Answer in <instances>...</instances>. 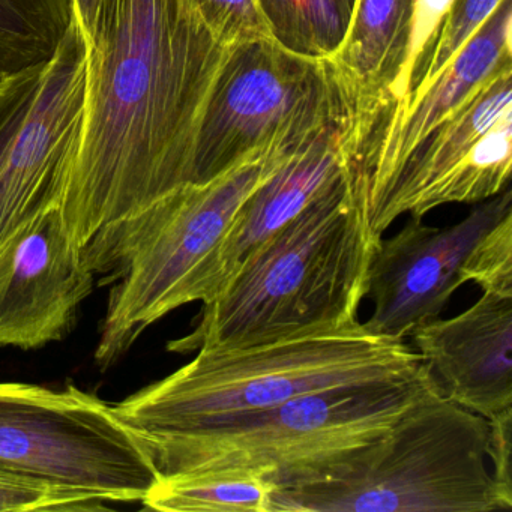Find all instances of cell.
Listing matches in <instances>:
<instances>
[{
    "mask_svg": "<svg viewBox=\"0 0 512 512\" xmlns=\"http://www.w3.org/2000/svg\"><path fill=\"white\" fill-rule=\"evenodd\" d=\"M229 53L196 0H106L82 118L47 199L80 248L193 184L200 125Z\"/></svg>",
    "mask_w": 512,
    "mask_h": 512,
    "instance_id": "1",
    "label": "cell"
},
{
    "mask_svg": "<svg viewBox=\"0 0 512 512\" xmlns=\"http://www.w3.org/2000/svg\"><path fill=\"white\" fill-rule=\"evenodd\" d=\"M379 241L368 229L352 166L254 248L202 304L193 332L170 341L167 349L254 346L358 322Z\"/></svg>",
    "mask_w": 512,
    "mask_h": 512,
    "instance_id": "2",
    "label": "cell"
},
{
    "mask_svg": "<svg viewBox=\"0 0 512 512\" xmlns=\"http://www.w3.org/2000/svg\"><path fill=\"white\" fill-rule=\"evenodd\" d=\"M310 136L280 137L217 178L184 185L95 233L83 253L95 277L113 284L95 350L101 367L115 364L167 314L208 301L218 251L239 209Z\"/></svg>",
    "mask_w": 512,
    "mask_h": 512,
    "instance_id": "3",
    "label": "cell"
},
{
    "mask_svg": "<svg viewBox=\"0 0 512 512\" xmlns=\"http://www.w3.org/2000/svg\"><path fill=\"white\" fill-rule=\"evenodd\" d=\"M422 359L364 323L316 329L271 343L206 347L170 376L115 404L139 439L256 412L328 389L412 376Z\"/></svg>",
    "mask_w": 512,
    "mask_h": 512,
    "instance_id": "4",
    "label": "cell"
},
{
    "mask_svg": "<svg viewBox=\"0 0 512 512\" xmlns=\"http://www.w3.org/2000/svg\"><path fill=\"white\" fill-rule=\"evenodd\" d=\"M437 385L422 362L403 379L301 395L185 430L140 439L160 475L200 467H251L278 488L308 484L346 466Z\"/></svg>",
    "mask_w": 512,
    "mask_h": 512,
    "instance_id": "5",
    "label": "cell"
},
{
    "mask_svg": "<svg viewBox=\"0 0 512 512\" xmlns=\"http://www.w3.org/2000/svg\"><path fill=\"white\" fill-rule=\"evenodd\" d=\"M487 445V419L434 385L337 472L277 488L271 512L509 511Z\"/></svg>",
    "mask_w": 512,
    "mask_h": 512,
    "instance_id": "6",
    "label": "cell"
},
{
    "mask_svg": "<svg viewBox=\"0 0 512 512\" xmlns=\"http://www.w3.org/2000/svg\"><path fill=\"white\" fill-rule=\"evenodd\" d=\"M0 469L109 503H142L160 478L115 407L74 385L0 383Z\"/></svg>",
    "mask_w": 512,
    "mask_h": 512,
    "instance_id": "7",
    "label": "cell"
},
{
    "mask_svg": "<svg viewBox=\"0 0 512 512\" xmlns=\"http://www.w3.org/2000/svg\"><path fill=\"white\" fill-rule=\"evenodd\" d=\"M346 104L328 59L290 52L274 38L235 47L203 115L193 184L217 178L280 137L313 131Z\"/></svg>",
    "mask_w": 512,
    "mask_h": 512,
    "instance_id": "8",
    "label": "cell"
},
{
    "mask_svg": "<svg viewBox=\"0 0 512 512\" xmlns=\"http://www.w3.org/2000/svg\"><path fill=\"white\" fill-rule=\"evenodd\" d=\"M512 64L491 74L398 164L367 211L376 239L401 217L449 203H481L509 187Z\"/></svg>",
    "mask_w": 512,
    "mask_h": 512,
    "instance_id": "9",
    "label": "cell"
},
{
    "mask_svg": "<svg viewBox=\"0 0 512 512\" xmlns=\"http://www.w3.org/2000/svg\"><path fill=\"white\" fill-rule=\"evenodd\" d=\"M512 212V190L479 203L454 226L439 229L412 218L397 235L380 239L368 269L365 298L371 334L404 341L418 326L439 319L458 287L461 268L479 238Z\"/></svg>",
    "mask_w": 512,
    "mask_h": 512,
    "instance_id": "10",
    "label": "cell"
},
{
    "mask_svg": "<svg viewBox=\"0 0 512 512\" xmlns=\"http://www.w3.org/2000/svg\"><path fill=\"white\" fill-rule=\"evenodd\" d=\"M95 278L58 206L38 209L0 244V346L64 340Z\"/></svg>",
    "mask_w": 512,
    "mask_h": 512,
    "instance_id": "11",
    "label": "cell"
},
{
    "mask_svg": "<svg viewBox=\"0 0 512 512\" xmlns=\"http://www.w3.org/2000/svg\"><path fill=\"white\" fill-rule=\"evenodd\" d=\"M88 50L70 22L41 65L28 112L0 164V244L44 208L50 187L82 118Z\"/></svg>",
    "mask_w": 512,
    "mask_h": 512,
    "instance_id": "12",
    "label": "cell"
},
{
    "mask_svg": "<svg viewBox=\"0 0 512 512\" xmlns=\"http://www.w3.org/2000/svg\"><path fill=\"white\" fill-rule=\"evenodd\" d=\"M364 142L346 104L287 157L236 214L218 251L208 301L254 248L298 217L349 172Z\"/></svg>",
    "mask_w": 512,
    "mask_h": 512,
    "instance_id": "13",
    "label": "cell"
},
{
    "mask_svg": "<svg viewBox=\"0 0 512 512\" xmlns=\"http://www.w3.org/2000/svg\"><path fill=\"white\" fill-rule=\"evenodd\" d=\"M440 394L491 419L512 409V296L484 292L452 319H434L410 335Z\"/></svg>",
    "mask_w": 512,
    "mask_h": 512,
    "instance_id": "14",
    "label": "cell"
},
{
    "mask_svg": "<svg viewBox=\"0 0 512 512\" xmlns=\"http://www.w3.org/2000/svg\"><path fill=\"white\" fill-rule=\"evenodd\" d=\"M512 0L499 7L467 41L454 61L397 118L380 121L379 142L356 172L365 218L407 152L452 110L457 109L491 74L512 64Z\"/></svg>",
    "mask_w": 512,
    "mask_h": 512,
    "instance_id": "15",
    "label": "cell"
},
{
    "mask_svg": "<svg viewBox=\"0 0 512 512\" xmlns=\"http://www.w3.org/2000/svg\"><path fill=\"white\" fill-rule=\"evenodd\" d=\"M416 0H356L352 22L328 58L332 76L362 133L395 103L409 55Z\"/></svg>",
    "mask_w": 512,
    "mask_h": 512,
    "instance_id": "16",
    "label": "cell"
},
{
    "mask_svg": "<svg viewBox=\"0 0 512 512\" xmlns=\"http://www.w3.org/2000/svg\"><path fill=\"white\" fill-rule=\"evenodd\" d=\"M277 488L265 469L200 467L163 473L142 505L161 512H271Z\"/></svg>",
    "mask_w": 512,
    "mask_h": 512,
    "instance_id": "17",
    "label": "cell"
},
{
    "mask_svg": "<svg viewBox=\"0 0 512 512\" xmlns=\"http://www.w3.org/2000/svg\"><path fill=\"white\" fill-rule=\"evenodd\" d=\"M272 37L284 49L314 59L337 52L356 0H257Z\"/></svg>",
    "mask_w": 512,
    "mask_h": 512,
    "instance_id": "18",
    "label": "cell"
},
{
    "mask_svg": "<svg viewBox=\"0 0 512 512\" xmlns=\"http://www.w3.org/2000/svg\"><path fill=\"white\" fill-rule=\"evenodd\" d=\"M106 503L88 491L0 469V512L97 511Z\"/></svg>",
    "mask_w": 512,
    "mask_h": 512,
    "instance_id": "19",
    "label": "cell"
},
{
    "mask_svg": "<svg viewBox=\"0 0 512 512\" xmlns=\"http://www.w3.org/2000/svg\"><path fill=\"white\" fill-rule=\"evenodd\" d=\"M500 2L502 0H452L451 7L437 32L436 43L428 59L421 86L410 98L406 109L397 115L389 116V119L397 118L409 109L410 104L454 61L455 56L481 28L482 23L499 7Z\"/></svg>",
    "mask_w": 512,
    "mask_h": 512,
    "instance_id": "20",
    "label": "cell"
},
{
    "mask_svg": "<svg viewBox=\"0 0 512 512\" xmlns=\"http://www.w3.org/2000/svg\"><path fill=\"white\" fill-rule=\"evenodd\" d=\"M461 281L482 292L512 296V212L476 241L461 268Z\"/></svg>",
    "mask_w": 512,
    "mask_h": 512,
    "instance_id": "21",
    "label": "cell"
},
{
    "mask_svg": "<svg viewBox=\"0 0 512 512\" xmlns=\"http://www.w3.org/2000/svg\"><path fill=\"white\" fill-rule=\"evenodd\" d=\"M212 34L227 49L272 37L257 0H196Z\"/></svg>",
    "mask_w": 512,
    "mask_h": 512,
    "instance_id": "22",
    "label": "cell"
},
{
    "mask_svg": "<svg viewBox=\"0 0 512 512\" xmlns=\"http://www.w3.org/2000/svg\"><path fill=\"white\" fill-rule=\"evenodd\" d=\"M512 409L488 419L487 457L493 463V476L500 494L512 503L511 470Z\"/></svg>",
    "mask_w": 512,
    "mask_h": 512,
    "instance_id": "23",
    "label": "cell"
},
{
    "mask_svg": "<svg viewBox=\"0 0 512 512\" xmlns=\"http://www.w3.org/2000/svg\"><path fill=\"white\" fill-rule=\"evenodd\" d=\"M40 73V71H38ZM38 73L31 79L26 80L16 94L13 95L7 104V112L0 116V164L4 160L5 152L10 146L11 140L16 136L26 112H28L29 103H31L32 91H34L35 80Z\"/></svg>",
    "mask_w": 512,
    "mask_h": 512,
    "instance_id": "24",
    "label": "cell"
},
{
    "mask_svg": "<svg viewBox=\"0 0 512 512\" xmlns=\"http://www.w3.org/2000/svg\"><path fill=\"white\" fill-rule=\"evenodd\" d=\"M106 0H71V20L83 46L92 50L97 41Z\"/></svg>",
    "mask_w": 512,
    "mask_h": 512,
    "instance_id": "25",
    "label": "cell"
},
{
    "mask_svg": "<svg viewBox=\"0 0 512 512\" xmlns=\"http://www.w3.org/2000/svg\"><path fill=\"white\" fill-rule=\"evenodd\" d=\"M31 70L32 68H29L25 73H8L0 68V100L7 98L25 80Z\"/></svg>",
    "mask_w": 512,
    "mask_h": 512,
    "instance_id": "26",
    "label": "cell"
},
{
    "mask_svg": "<svg viewBox=\"0 0 512 512\" xmlns=\"http://www.w3.org/2000/svg\"><path fill=\"white\" fill-rule=\"evenodd\" d=\"M16 19L17 11L10 0H0V34L13 31Z\"/></svg>",
    "mask_w": 512,
    "mask_h": 512,
    "instance_id": "27",
    "label": "cell"
},
{
    "mask_svg": "<svg viewBox=\"0 0 512 512\" xmlns=\"http://www.w3.org/2000/svg\"><path fill=\"white\" fill-rule=\"evenodd\" d=\"M2 103H4V100H0V106H2Z\"/></svg>",
    "mask_w": 512,
    "mask_h": 512,
    "instance_id": "28",
    "label": "cell"
}]
</instances>
